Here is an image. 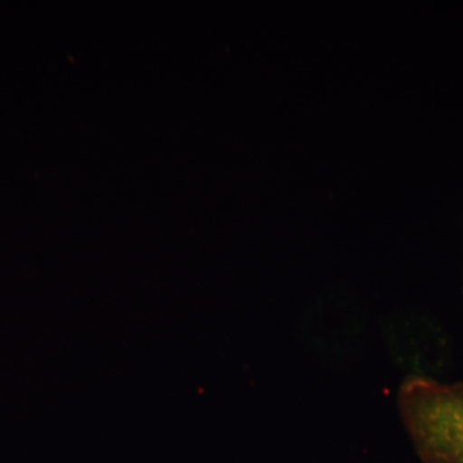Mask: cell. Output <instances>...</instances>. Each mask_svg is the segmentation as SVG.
I'll return each instance as SVG.
<instances>
[{
	"mask_svg": "<svg viewBox=\"0 0 463 463\" xmlns=\"http://www.w3.org/2000/svg\"><path fill=\"white\" fill-rule=\"evenodd\" d=\"M420 452L425 463H463V386L444 395L429 413Z\"/></svg>",
	"mask_w": 463,
	"mask_h": 463,
	"instance_id": "obj_1",
	"label": "cell"
}]
</instances>
